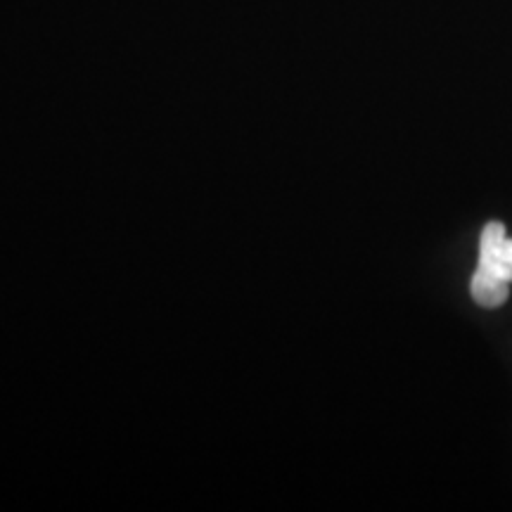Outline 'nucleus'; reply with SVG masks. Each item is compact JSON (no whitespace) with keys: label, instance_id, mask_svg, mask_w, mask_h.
<instances>
[{"label":"nucleus","instance_id":"nucleus-1","mask_svg":"<svg viewBox=\"0 0 512 512\" xmlns=\"http://www.w3.org/2000/svg\"><path fill=\"white\" fill-rule=\"evenodd\" d=\"M477 271L512 283V238H508L501 221L486 223L482 230Z\"/></svg>","mask_w":512,"mask_h":512},{"label":"nucleus","instance_id":"nucleus-2","mask_svg":"<svg viewBox=\"0 0 512 512\" xmlns=\"http://www.w3.org/2000/svg\"><path fill=\"white\" fill-rule=\"evenodd\" d=\"M470 292L472 299L484 309H496L508 302V294H510V283H505L501 278H494V275L475 271L472 273L470 280Z\"/></svg>","mask_w":512,"mask_h":512}]
</instances>
